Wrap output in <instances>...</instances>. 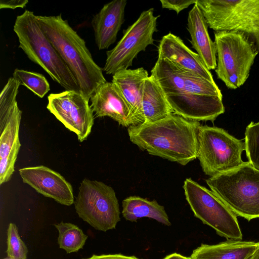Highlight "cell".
<instances>
[{"mask_svg":"<svg viewBox=\"0 0 259 259\" xmlns=\"http://www.w3.org/2000/svg\"><path fill=\"white\" fill-rule=\"evenodd\" d=\"M83 259H140L134 256H126L121 254H94L90 257Z\"/></svg>","mask_w":259,"mask_h":259,"instance_id":"cell-29","label":"cell"},{"mask_svg":"<svg viewBox=\"0 0 259 259\" xmlns=\"http://www.w3.org/2000/svg\"><path fill=\"white\" fill-rule=\"evenodd\" d=\"M187 20V29L190 34L192 47L209 70L215 69V45L209 35L208 24L196 3L189 11Z\"/></svg>","mask_w":259,"mask_h":259,"instance_id":"cell-18","label":"cell"},{"mask_svg":"<svg viewBox=\"0 0 259 259\" xmlns=\"http://www.w3.org/2000/svg\"><path fill=\"white\" fill-rule=\"evenodd\" d=\"M248 259H252L251 256Z\"/></svg>","mask_w":259,"mask_h":259,"instance_id":"cell-33","label":"cell"},{"mask_svg":"<svg viewBox=\"0 0 259 259\" xmlns=\"http://www.w3.org/2000/svg\"><path fill=\"white\" fill-rule=\"evenodd\" d=\"M27 253V247L21 240L16 225L10 223L7 231L8 256L14 259H26Z\"/></svg>","mask_w":259,"mask_h":259,"instance_id":"cell-25","label":"cell"},{"mask_svg":"<svg viewBox=\"0 0 259 259\" xmlns=\"http://www.w3.org/2000/svg\"><path fill=\"white\" fill-rule=\"evenodd\" d=\"M12 77L39 98H43L50 91V84L41 73L16 68Z\"/></svg>","mask_w":259,"mask_h":259,"instance_id":"cell-23","label":"cell"},{"mask_svg":"<svg viewBox=\"0 0 259 259\" xmlns=\"http://www.w3.org/2000/svg\"><path fill=\"white\" fill-rule=\"evenodd\" d=\"M162 7L170 10H174L178 14L183 10L187 8L192 4H195L196 1L193 0H160Z\"/></svg>","mask_w":259,"mask_h":259,"instance_id":"cell-27","label":"cell"},{"mask_svg":"<svg viewBox=\"0 0 259 259\" xmlns=\"http://www.w3.org/2000/svg\"><path fill=\"white\" fill-rule=\"evenodd\" d=\"M183 189L186 200L196 218L221 236L231 240L242 239L237 216L211 191L191 178L185 180Z\"/></svg>","mask_w":259,"mask_h":259,"instance_id":"cell-9","label":"cell"},{"mask_svg":"<svg viewBox=\"0 0 259 259\" xmlns=\"http://www.w3.org/2000/svg\"><path fill=\"white\" fill-rule=\"evenodd\" d=\"M19 172L23 182L37 193L63 205L74 203L72 186L58 172L44 165L23 167Z\"/></svg>","mask_w":259,"mask_h":259,"instance_id":"cell-12","label":"cell"},{"mask_svg":"<svg viewBox=\"0 0 259 259\" xmlns=\"http://www.w3.org/2000/svg\"><path fill=\"white\" fill-rule=\"evenodd\" d=\"M55 226L59 232L58 242L60 248L69 253L83 248L88 236L78 226L62 222Z\"/></svg>","mask_w":259,"mask_h":259,"instance_id":"cell-22","label":"cell"},{"mask_svg":"<svg viewBox=\"0 0 259 259\" xmlns=\"http://www.w3.org/2000/svg\"><path fill=\"white\" fill-rule=\"evenodd\" d=\"M198 158L204 173L213 177L245 163L241 154L245 143L216 126L200 125L197 133Z\"/></svg>","mask_w":259,"mask_h":259,"instance_id":"cell-7","label":"cell"},{"mask_svg":"<svg viewBox=\"0 0 259 259\" xmlns=\"http://www.w3.org/2000/svg\"><path fill=\"white\" fill-rule=\"evenodd\" d=\"M165 96L174 113L189 120L213 122L225 112L219 97L183 93Z\"/></svg>","mask_w":259,"mask_h":259,"instance_id":"cell-13","label":"cell"},{"mask_svg":"<svg viewBox=\"0 0 259 259\" xmlns=\"http://www.w3.org/2000/svg\"><path fill=\"white\" fill-rule=\"evenodd\" d=\"M252 259H259V242L257 249L251 256Z\"/></svg>","mask_w":259,"mask_h":259,"instance_id":"cell-31","label":"cell"},{"mask_svg":"<svg viewBox=\"0 0 259 259\" xmlns=\"http://www.w3.org/2000/svg\"><path fill=\"white\" fill-rule=\"evenodd\" d=\"M36 16L26 10L17 16L13 30L18 38L19 47L66 90L80 92L74 75L44 33Z\"/></svg>","mask_w":259,"mask_h":259,"instance_id":"cell-3","label":"cell"},{"mask_svg":"<svg viewBox=\"0 0 259 259\" xmlns=\"http://www.w3.org/2000/svg\"><path fill=\"white\" fill-rule=\"evenodd\" d=\"M19 138L14 142L9 154L0 159V185L8 182L14 172V166L21 147Z\"/></svg>","mask_w":259,"mask_h":259,"instance_id":"cell-26","label":"cell"},{"mask_svg":"<svg viewBox=\"0 0 259 259\" xmlns=\"http://www.w3.org/2000/svg\"><path fill=\"white\" fill-rule=\"evenodd\" d=\"M41 28L76 79L80 92L90 100L97 89L106 82L102 69L94 61L85 41L63 19L36 16Z\"/></svg>","mask_w":259,"mask_h":259,"instance_id":"cell-2","label":"cell"},{"mask_svg":"<svg viewBox=\"0 0 259 259\" xmlns=\"http://www.w3.org/2000/svg\"><path fill=\"white\" fill-rule=\"evenodd\" d=\"M206 183L237 217L248 221L259 218V171L248 161L236 169L211 177Z\"/></svg>","mask_w":259,"mask_h":259,"instance_id":"cell-4","label":"cell"},{"mask_svg":"<svg viewBox=\"0 0 259 259\" xmlns=\"http://www.w3.org/2000/svg\"><path fill=\"white\" fill-rule=\"evenodd\" d=\"M153 8L143 11L138 19L126 29L116 45L106 52L105 64L102 70L107 74L127 69L141 51L153 45V34L157 31V20Z\"/></svg>","mask_w":259,"mask_h":259,"instance_id":"cell-10","label":"cell"},{"mask_svg":"<svg viewBox=\"0 0 259 259\" xmlns=\"http://www.w3.org/2000/svg\"><path fill=\"white\" fill-rule=\"evenodd\" d=\"M3 259H14V258H11V257H9L8 256L4 258H3Z\"/></svg>","mask_w":259,"mask_h":259,"instance_id":"cell-32","label":"cell"},{"mask_svg":"<svg viewBox=\"0 0 259 259\" xmlns=\"http://www.w3.org/2000/svg\"><path fill=\"white\" fill-rule=\"evenodd\" d=\"M218 78L232 90L242 86L248 78L258 53L254 44L243 34L233 31L214 32Z\"/></svg>","mask_w":259,"mask_h":259,"instance_id":"cell-6","label":"cell"},{"mask_svg":"<svg viewBox=\"0 0 259 259\" xmlns=\"http://www.w3.org/2000/svg\"><path fill=\"white\" fill-rule=\"evenodd\" d=\"M122 216L130 222H136L139 219L148 218L167 226L171 225L164 206L156 200L150 201L141 197L133 196L122 202Z\"/></svg>","mask_w":259,"mask_h":259,"instance_id":"cell-21","label":"cell"},{"mask_svg":"<svg viewBox=\"0 0 259 259\" xmlns=\"http://www.w3.org/2000/svg\"><path fill=\"white\" fill-rule=\"evenodd\" d=\"M90 100L96 117L108 116L124 127L132 125L127 104L118 88L112 81L101 84Z\"/></svg>","mask_w":259,"mask_h":259,"instance_id":"cell-14","label":"cell"},{"mask_svg":"<svg viewBox=\"0 0 259 259\" xmlns=\"http://www.w3.org/2000/svg\"><path fill=\"white\" fill-rule=\"evenodd\" d=\"M158 52V57L166 59L184 69L215 82L197 53L191 51L178 36L171 33L164 35L159 44Z\"/></svg>","mask_w":259,"mask_h":259,"instance_id":"cell-15","label":"cell"},{"mask_svg":"<svg viewBox=\"0 0 259 259\" xmlns=\"http://www.w3.org/2000/svg\"><path fill=\"white\" fill-rule=\"evenodd\" d=\"M126 0H114L105 4L92 20L96 44L99 50L108 49L117 39L124 22Z\"/></svg>","mask_w":259,"mask_h":259,"instance_id":"cell-17","label":"cell"},{"mask_svg":"<svg viewBox=\"0 0 259 259\" xmlns=\"http://www.w3.org/2000/svg\"><path fill=\"white\" fill-rule=\"evenodd\" d=\"M28 3V0H1L0 2V9H15L18 8L23 9L26 7Z\"/></svg>","mask_w":259,"mask_h":259,"instance_id":"cell-28","label":"cell"},{"mask_svg":"<svg viewBox=\"0 0 259 259\" xmlns=\"http://www.w3.org/2000/svg\"><path fill=\"white\" fill-rule=\"evenodd\" d=\"M198 121L172 113L153 122L131 125L130 141L143 151L185 165L198 157Z\"/></svg>","mask_w":259,"mask_h":259,"instance_id":"cell-1","label":"cell"},{"mask_svg":"<svg viewBox=\"0 0 259 259\" xmlns=\"http://www.w3.org/2000/svg\"><path fill=\"white\" fill-rule=\"evenodd\" d=\"M163 259H191L190 257H187L184 255H182L179 253H173L167 255Z\"/></svg>","mask_w":259,"mask_h":259,"instance_id":"cell-30","label":"cell"},{"mask_svg":"<svg viewBox=\"0 0 259 259\" xmlns=\"http://www.w3.org/2000/svg\"><path fill=\"white\" fill-rule=\"evenodd\" d=\"M142 104L144 123L161 120L174 113L162 89L151 76L144 82Z\"/></svg>","mask_w":259,"mask_h":259,"instance_id":"cell-20","label":"cell"},{"mask_svg":"<svg viewBox=\"0 0 259 259\" xmlns=\"http://www.w3.org/2000/svg\"><path fill=\"white\" fill-rule=\"evenodd\" d=\"M258 242L229 240L215 245L202 244L193 251L191 259H248L257 248Z\"/></svg>","mask_w":259,"mask_h":259,"instance_id":"cell-19","label":"cell"},{"mask_svg":"<svg viewBox=\"0 0 259 259\" xmlns=\"http://www.w3.org/2000/svg\"><path fill=\"white\" fill-rule=\"evenodd\" d=\"M244 143L248 162L259 171V122H251L247 126Z\"/></svg>","mask_w":259,"mask_h":259,"instance_id":"cell-24","label":"cell"},{"mask_svg":"<svg viewBox=\"0 0 259 259\" xmlns=\"http://www.w3.org/2000/svg\"><path fill=\"white\" fill-rule=\"evenodd\" d=\"M89 100L81 92L65 90L50 94L47 108L82 142L90 135L94 123Z\"/></svg>","mask_w":259,"mask_h":259,"instance_id":"cell-11","label":"cell"},{"mask_svg":"<svg viewBox=\"0 0 259 259\" xmlns=\"http://www.w3.org/2000/svg\"><path fill=\"white\" fill-rule=\"evenodd\" d=\"M148 73L144 68L120 70L113 75L112 82L121 92L128 106L132 125L144 122L142 96Z\"/></svg>","mask_w":259,"mask_h":259,"instance_id":"cell-16","label":"cell"},{"mask_svg":"<svg viewBox=\"0 0 259 259\" xmlns=\"http://www.w3.org/2000/svg\"><path fill=\"white\" fill-rule=\"evenodd\" d=\"M208 26L243 34L259 53V0H196Z\"/></svg>","mask_w":259,"mask_h":259,"instance_id":"cell-5","label":"cell"},{"mask_svg":"<svg viewBox=\"0 0 259 259\" xmlns=\"http://www.w3.org/2000/svg\"><path fill=\"white\" fill-rule=\"evenodd\" d=\"M74 204L79 218L97 230L113 229L120 220L115 191L102 182L84 179Z\"/></svg>","mask_w":259,"mask_h":259,"instance_id":"cell-8","label":"cell"}]
</instances>
